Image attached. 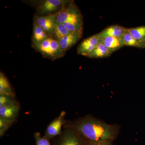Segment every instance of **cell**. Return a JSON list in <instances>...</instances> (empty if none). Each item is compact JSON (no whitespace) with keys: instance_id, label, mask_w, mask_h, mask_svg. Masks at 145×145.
<instances>
[{"instance_id":"1","label":"cell","mask_w":145,"mask_h":145,"mask_svg":"<svg viewBox=\"0 0 145 145\" xmlns=\"http://www.w3.org/2000/svg\"><path fill=\"white\" fill-rule=\"evenodd\" d=\"M72 127L90 142L111 141L119 130L117 125L108 124L91 116L80 119Z\"/></svg>"},{"instance_id":"2","label":"cell","mask_w":145,"mask_h":145,"mask_svg":"<svg viewBox=\"0 0 145 145\" xmlns=\"http://www.w3.org/2000/svg\"><path fill=\"white\" fill-rule=\"evenodd\" d=\"M70 0H41L34 1L37 15L45 16L59 13L69 5Z\"/></svg>"},{"instance_id":"3","label":"cell","mask_w":145,"mask_h":145,"mask_svg":"<svg viewBox=\"0 0 145 145\" xmlns=\"http://www.w3.org/2000/svg\"><path fill=\"white\" fill-rule=\"evenodd\" d=\"M81 10L75 2L72 1L67 7L57 13L56 22L59 24H83Z\"/></svg>"},{"instance_id":"4","label":"cell","mask_w":145,"mask_h":145,"mask_svg":"<svg viewBox=\"0 0 145 145\" xmlns=\"http://www.w3.org/2000/svg\"><path fill=\"white\" fill-rule=\"evenodd\" d=\"M32 46L43 57L52 60L57 59L58 58L59 46L57 41L52 37H49L42 42Z\"/></svg>"},{"instance_id":"5","label":"cell","mask_w":145,"mask_h":145,"mask_svg":"<svg viewBox=\"0 0 145 145\" xmlns=\"http://www.w3.org/2000/svg\"><path fill=\"white\" fill-rule=\"evenodd\" d=\"M57 14V13L45 16L35 15L34 22L40 27L50 37H52V31L56 23Z\"/></svg>"},{"instance_id":"6","label":"cell","mask_w":145,"mask_h":145,"mask_svg":"<svg viewBox=\"0 0 145 145\" xmlns=\"http://www.w3.org/2000/svg\"><path fill=\"white\" fill-rule=\"evenodd\" d=\"M100 42L98 34L83 40L77 48L78 54L87 57Z\"/></svg>"},{"instance_id":"7","label":"cell","mask_w":145,"mask_h":145,"mask_svg":"<svg viewBox=\"0 0 145 145\" xmlns=\"http://www.w3.org/2000/svg\"><path fill=\"white\" fill-rule=\"evenodd\" d=\"M19 110L18 103L0 106V118L11 125L17 118Z\"/></svg>"},{"instance_id":"8","label":"cell","mask_w":145,"mask_h":145,"mask_svg":"<svg viewBox=\"0 0 145 145\" xmlns=\"http://www.w3.org/2000/svg\"><path fill=\"white\" fill-rule=\"evenodd\" d=\"M83 33V28L79 31L72 32L58 41L61 49L65 54L80 40Z\"/></svg>"},{"instance_id":"9","label":"cell","mask_w":145,"mask_h":145,"mask_svg":"<svg viewBox=\"0 0 145 145\" xmlns=\"http://www.w3.org/2000/svg\"><path fill=\"white\" fill-rule=\"evenodd\" d=\"M65 114V111L62 112L59 116L50 124L46 131L45 137L47 138H52L61 134Z\"/></svg>"},{"instance_id":"10","label":"cell","mask_w":145,"mask_h":145,"mask_svg":"<svg viewBox=\"0 0 145 145\" xmlns=\"http://www.w3.org/2000/svg\"><path fill=\"white\" fill-rule=\"evenodd\" d=\"M126 29L118 25H112L104 29L98 35L100 39L108 37L120 38L126 31Z\"/></svg>"},{"instance_id":"11","label":"cell","mask_w":145,"mask_h":145,"mask_svg":"<svg viewBox=\"0 0 145 145\" xmlns=\"http://www.w3.org/2000/svg\"><path fill=\"white\" fill-rule=\"evenodd\" d=\"M49 37H50V36L42 28L34 22L33 34L31 37L32 45L42 42Z\"/></svg>"},{"instance_id":"12","label":"cell","mask_w":145,"mask_h":145,"mask_svg":"<svg viewBox=\"0 0 145 145\" xmlns=\"http://www.w3.org/2000/svg\"><path fill=\"white\" fill-rule=\"evenodd\" d=\"M100 42L113 52L124 46L120 38L108 37L100 39Z\"/></svg>"},{"instance_id":"13","label":"cell","mask_w":145,"mask_h":145,"mask_svg":"<svg viewBox=\"0 0 145 145\" xmlns=\"http://www.w3.org/2000/svg\"><path fill=\"white\" fill-rule=\"evenodd\" d=\"M79 135L80 134L73 129L67 131L61 145H82Z\"/></svg>"},{"instance_id":"14","label":"cell","mask_w":145,"mask_h":145,"mask_svg":"<svg viewBox=\"0 0 145 145\" xmlns=\"http://www.w3.org/2000/svg\"><path fill=\"white\" fill-rule=\"evenodd\" d=\"M112 52L100 42L87 57L93 59L105 58L109 57Z\"/></svg>"},{"instance_id":"15","label":"cell","mask_w":145,"mask_h":145,"mask_svg":"<svg viewBox=\"0 0 145 145\" xmlns=\"http://www.w3.org/2000/svg\"><path fill=\"white\" fill-rule=\"evenodd\" d=\"M0 95L15 97V94L8 79L2 72L0 73Z\"/></svg>"},{"instance_id":"16","label":"cell","mask_w":145,"mask_h":145,"mask_svg":"<svg viewBox=\"0 0 145 145\" xmlns=\"http://www.w3.org/2000/svg\"><path fill=\"white\" fill-rule=\"evenodd\" d=\"M72 32L69 31L63 24L56 22L52 31V37L57 41L64 36L71 34Z\"/></svg>"},{"instance_id":"17","label":"cell","mask_w":145,"mask_h":145,"mask_svg":"<svg viewBox=\"0 0 145 145\" xmlns=\"http://www.w3.org/2000/svg\"><path fill=\"white\" fill-rule=\"evenodd\" d=\"M126 31L139 42L145 40V26L126 28Z\"/></svg>"},{"instance_id":"18","label":"cell","mask_w":145,"mask_h":145,"mask_svg":"<svg viewBox=\"0 0 145 145\" xmlns=\"http://www.w3.org/2000/svg\"><path fill=\"white\" fill-rule=\"evenodd\" d=\"M121 40L124 46L137 47L140 42L134 39L130 34L126 31H125L121 37Z\"/></svg>"},{"instance_id":"19","label":"cell","mask_w":145,"mask_h":145,"mask_svg":"<svg viewBox=\"0 0 145 145\" xmlns=\"http://www.w3.org/2000/svg\"><path fill=\"white\" fill-rule=\"evenodd\" d=\"M18 103L15 97L7 95H0V106Z\"/></svg>"},{"instance_id":"20","label":"cell","mask_w":145,"mask_h":145,"mask_svg":"<svg viewBox=\"0 0 145 145\" xmlns=\"http://www.w3.org/2000/svg\"><path fill=\"white\" fill-rule=\"evenodd\" d=\"M34 137L36 140V145H50L48 139L46 137L41 136L39 132L34 133Z\"/></svg>"},{"instance_id":"21","label":"cell","mask_w":145,"mask_h":145,"mask_svg":"<svg viewBox=\"0 0 145 145\" xmlns=\"http://www.w3.org/2000/svg\"><path fill=\"white\" fill-rule=\"evenodd\" d=\"M10 125L0 118V135L1 137L5 134Z\"/></svg>"},{"instance_id":"22","label":"cell","mask_w":145,"mask_h":145,"mask_svg":"<svg viewBox=\"0 0 145 145\" xmlns=\"http://www.w3.org/2000/svg\"><path fill=\"white\" fill-rule=\"evenodd\" d=\"M111 141H104V142H90L88 145H111Z\"/></svg>"},{"instance_id":"23","label":"cell","mask_w":145,"mask_h":145,"mask_svg":"<svg viewBox=\"0 0 145 145\" xmlns=\"http://www.w3.org/2000/svg\"><path fill=\"white\" fill-rule=\"evenodd\" d=\"M137 48H145V40L143 41L140 42Z\"/></svg>"}]
</instances>
